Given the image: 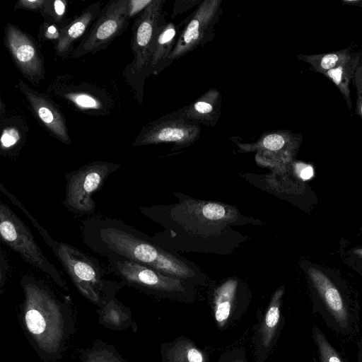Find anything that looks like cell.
<instances>
[{
  "instance_id": "cell-1",
  "label": "cell",
  "mask_w": 362,
  "mask_h": 362,
  "mask_svg": "<svg viewBox=\"0 0 362 362\" xmlns=\"http://www.w3.org/2000/svg\"><path fill=\"white\" fill-rule=\"evenodd\" d=\"M81 232L86 245L106 259H127L181 279L195 276L187 263L121 220L92 218L82 223Z\"/></svg>"
},
{
  "instance_id": "cell-2",
  "label": "cell",
  "mask_w": 362,
  "mask_h": 362,
  "mask_svg": "<svg viewBox=\"0 0 362 362\" xmlns=\"http://www.w3.org/2000/svg\"><path fill=\"white\" fill-rule=\"evenodd\" d=\"M164 4L165 0H153L135 18L132 26L130 46L133 59L125 66L123 74L139 103L143 100L144 81L150 75L153 47L160 29L165 23Z\"/></svg>"
},
{
  "instance_id": "cell-3",
  "label": "cell",
  "mask_w": 362,
  "mask_h": 362,
  "mask_svg": "<svg viewBox=\"0 0 362 362\" xmlns=\"http://www.w3.org/2000/svg\"><path fill=\"white\" fill-rule=\"evenodd\" d=\"M44 241L75 286L90 300L99 301L109 290L116 286L114 282L105 279V270L96 259L70 244L57 242L50 236Z\"/></svg>"
},
{
  "instance_id": "cell-4",
  "label": "cell",
  "mask_w": 362,
  "mask_h": 362,
  "mask_svg": "<svg viewBox=\"0 0 362 362\" xmlns=\"http://www.w3.org/2000/svg\"><path fill=\"white\" fill-rule=\"evenodd\" d=\"M121 168L119 163L96 160L65 175L64 206L76 215L90 214L95 208L93 199L107 177Z\"/></svg>"
},
{
  "instance_id": "cell-5",
  "label": "cell",
  "mask_w": 362,
  "mask_h": 362,
  "mask_svg": "<svg viewBox=\"0 0 362 362\" xmlns=\"http://www.w3.org/2000/svg\"><path fill=\"white\" fill-rule=\"evenodd\" d=\"M0 235L1 240L27 262L50 276L59 286H65L59 272L44 255L30 229L2 202H0Z\"/></svg>"
},
{
  "instance_id": "cell-6",
  "label": "cell",
  "mask_w": 362,
  "mask_h": 362,
  "mask_svg": "<svg viewBox=\"0 0 362 362\" xmlns=\"http://www.w3.org/2000/svg\"><path fill=\"white\" fill-rule=\"evenodd\" d=\"M127 4L128 0H111L105 4L71 57L76 59L98 52L120 36L129 24Z\"/></svg>"
},
{
  "instance_id": "cell-7",
  "label": "cell",
  "mask_w": 362,
  "mask_h": 362,
  "mask_svg": "<svg viewBox=\"0 0 362 362\" xmlns=\"http://www.w3.org/2000/svg\"><path fill=\"white\" fill-rule=\"evenodd\" d=\"M221 13V0L202 1L179 32L176 43L168 59L167 66L211 40Z\"/></svg>"
},
{
  "instance_id": "cell-8",
  "label": "cell",
  "mask_w": 362,
  "mask_h": 362,
  "mask_svg": "<svg viewBox=\"0 0 362 362\" xmlns=\"http://www.w3.org/2000/svg\"><path fill=\"white\" fill-rule=\"evenodd\" d=\"M200 126L177 114H166L144 126L132 146L172 144L174 148L190 146L200 136Z\"/></svg>"
},
{
  "instance_id": "cell-9",
  "label": "cell",
  "mask_w": 362,
  "mask_h": 362,
  "mask_svg": "<svg viewBox=\"0 0 362 362\" xmlns=\"http://www.w3.org/2000/svg\"><path fill=\"white\" fill-rule=\"evenodd\" d=\"M4 42L21 74L30 83L38 86L45 78V64L37 42L10 23L4 27Z\"/></svg>"
},
{
  "instance_id": "cell-10",
  "label": "cell",
  "mask_w": 362,
  "mask_h": 362,
  "mask_svg": "<svg viewBox=\"0 0 362 362\" xmlns=\"http://www.w3.org/2000/svg\"><path fill=\"white\" fill-rule=\"evenodd\" d=\"M110 270L129 286L146 291H183L182 279L150 267L120 258H107Z\"/></svg>"
},
{
  "instance_id": "cell-11",
  "label": "cell",
  "mask_w": 362,
  "mask_h": 362,
  "mask_svg": "<svg viewBox=\"0 0 362 362\" xmlns=\"http://www.w3.org/2000/svg\"><path fill=\"white\" fill-rule=\"evenodd\" d=\"M47 92L62 98L73 108L83 113L106 115L113 107V100L106 91L85 83H66L62 76L50 85Z\"/></svg>"
},
{
  "instance_id": "cell-12",
  "label": "cell",
  "mask_w": 362,
  "mask_h": 362,
  "mask_svg": "<svg viewBox=\"0 0 362 362\" xmlns=\"http://www.w3.org/2000/svg\"><path fill=\"white\" fill-rule=\"evenodd\" d=\"M18 86L38 123L56 139L70 145L71 139L65 117L57 104L48 95L32 88L23 80L18 82Z\"/></svg>"
},
{
  "instance_id": "cell-13",
  "label": "cell",
  "mask_w": 362,
  "mask_h": 362,
  "mask_svg": "<svg viewBox=\"0 0 362 362\" xmlns=\"http://www.w3.org/2000/svg\"><path fill=\"white\" fill-rule=\"evenodd\" d=\"M308 274L322 302L325 310L330 320H334L335 328L339 330L351 327L354 315L339 292L330 279L321 271L311 267Z\"/></svg>"
},
{
  "instance_id": "cell-14",
  "label": "cell",
  "mask_w": 362,
  "mask_h": 362,
  "mask_svg": "<svg viewBox=\"0 0 362 362\" xmlns=\"http://www.w3.org/2000/svg\"><path fill=\"white\" fill-rule=\"evenodd\" d=\"M300 142L299 134L287 130H273L264 132L255 143L238 146L244 152L257 151L285 161L292 158Z\"/></svg>"
},
{
  "instance_id": "cell-15",
  "label": "cell",
  "mask_w": 362,
  "mask_h": 362,
  "mask_svg": "<svg viewBox=\"0 0 362 362\" xmlns=\"http://www.w3.org/2000/svg\"><path fill=\"white\" fill-rule=\"evenodd\" d=\"M103 7L101 1L90 4L78 16L62 29L60 38L54 45L57 57L65 59L71 56L74 50V45L83 38L90 24L97 19Z\"/></svg>"
},
{
  "instance_id": "cell-16",
  "label": "cell",
  "mask_w": 362,
  "mask_h": 362,
  "mask_svg": "<svg viewBox=\"0 0 362 362\" xmlns=\"http://www.w3.org/2000/svg\"><path fill=\"white\" fill-rule=\"evenodd\" d=\"M221 108V94L218 89L211 88L175 112L199 125L214 127L219 119Z\"/></svg>"
},
{
  "instance_id": "cell-17",
  "label": "cell",
  "mask_w": 362,
  "mask_h": 362,
  "mask_svg": "<svg viewBox=\"0 0 362 362\" xmlns=\"http://www.w3.org/2000/svg\"><path fill=\"white\" fill-rule=\"evenodd\" d=\"M178 28L172 22L165 23L156 38L150 60V74L157 75L167 66L168 59L178 37Z\"/></svg>"
},
{
  "instance_id": "cell-18",
  "label": "cell",
  "mask_w": 362,
  "mask_h": 362,
  "mask_svg": "<svg viewBox=\"0 0 362 362\" xmlns=\"http://www.w3.org/2000/svg\"><path fill=\"white\" fill-rule=\"evenodd\" d=\"M1 153L4 156H16L22 148L28 132V127L21 119H1Z\"/></svg>"
},
{
  "instance_id": "cell-19",
  "label": "cell",
  "mask_w": 362,
  "mask_h": 362,
  "mask_svg": "<svg viewBox=\"0 0 362 362\" xmlns=\"http://www.w3.org/2000/svg\"><path fill=\"white\" fill-rule=\"evenodd\" d=\"M359 61L360 56L353 53L348 59L344 61L334 69L323 74L324 76L329 78L338 88L349 109L352 107L349 85L359 66Z\"/></svg>"
},
{
  "instance_id": "cell-20",
  "label": "cell",
  "mask_w": 362,
  "mask_h": 362,
  "mask_svg": "<svg viewBox=\"0 0 362 362\" xmlns=\"http://www.w3.org/2000/svg\"><path fill=\"white\" fill-rule=\"evenodd\" d=\"M353 52L351 47L344 49L318 54H298L296 57L309 64L312 68L320 74L334 69L344 61L348 59Z\"/></svg>"
},
{
  "instance_id": "cell-21",
  "label": "cell",
  "mask_w": 362,
  "mask_h": 362,
  "mask_svg": "<svg viewBox=\"0 0 362 362\" xmlns=\"http://www.w3.org/2000/svg\"><path fill=\"white\" fill-rule=\"evenodd\" d=\"M238 286V281L230 279L223 283L216 291L215 313L216 320L218 322L225 321L229 316L231 308V300Z\"/></svg>"
},
{
  "instance_id": "cell-22",
  "label": "cell",
  "mask_w": 362,
  "mask_h": 362,
  "mask_svg": "<svg viewBox=\"0 0 362 362\" xmlns=\"http://www.w3.org/2000/svg\"><path fill=\"white\" fill-rule=\"evenodd\" d=\"M68 3L65 0H46L40 12L44 20H48L61 28L66 26L69 22L66 18Z\"/></svg>"
},
{
  "instance_id": "cell-23",
  "label": "cell",
  "mask_w": 362,
  "mask_h": 362,
  "mask_svg": "<svg viewBox=\"0 0 362 362\" xmlns=\"http://www.w3.org/2000/svg\"><path fill=\"white\" fill-rule=\"evenodd\" d=\"M313 335L320 362H344L317 327H314Z\"/></svg>"
},
{
  "instance_id": "cell-24",
  "label": "cell",
  "mask_w": 362,
  "mask_h": 362,
  "mask_svg": "<svg viewBox=\"0 0 362 362\" xmlns=\"http://www.w3.org/2000/svg\"><path fill=\"white\" fill-rule=\"evenodd\" d=\"M62 28L53 22L44 20L39 31V39L42 41H51L54 45L60 38Z\"/></svg>"
},
{
  "instance_id": "cell-25",
  "label": "cell",
  "mask_w": 362,
  "mask_h": 362,
  "mask_svg": "<svg viewBox=\"0 0 362 362\" xmlns=\"http://www.w3.org/2000/svg\"><path fill=\"white\" fill-rule=\"evenodd\" d=\"M284 291L279 289L274 296L272 305L268 310L265 317V327L267 329H272L275 327L279 320V300L283 294Z\"/></svg>"
},
{
  "instance_id": "cell-26",
  "label": "cell",
  "mask_w": 362,
  "mask_h": 362,
  "mask_svg": "<svg viewBox=\"0 0 362 362\" xmlns=\"http://www.w3.org/2000/svg\"><path fill=\"white\" fill-rule=\"evenodd\" d=\"M353 79L354 80L357 96L356 112L362 119V70L359 66Z\"/></svg>"
},
{
  "instance_id": "cell-27",
  "label": "cell",
  "mask_w": 362,
  "mask_h": 362,
  "mask_svg": "<svg viewBox=\"0 0 362 362\" xmlns=\"http://www.w3.org/2000/svg\"><path fill=\"white\" fill-rule=\"evenodd\" d=\"M153 1V0H128L127 13L129 19L136 18Z\"/></svg>"
},
{
  "instance_id": "cell-28",
  "label": "cell",
  "mask_w": 362,
  "mask_h": 362,
  "mask_svg": "<svg viewBox=\"0 0 362 362\" xmlns=\"http://www.w3.org/2000/svg\"><path fill=\"white\" fill-rule=\"evenodd\" d=\"M46 0H19L15 6L14 10L23 9L32 12H40Z\"/></svg>"
},
{
  "instance_id": "cell-29",
  "label": "cell",
  "mask_w": 362,
  "mask_h": 362,
  "mask_svg": "<svg viewBox=\"0 0 362 362\" xmlns=\"http://www.w3.org/2000/svg\"><path fill=\"white\" fill-rule=\"evenodd\" d=\"M296 168L298 176L303 180H309L313 175V169L309 165L300 163L296 165Z\"/></svg>"
},
{
  "instance_id": "cell-30",
  "label": "cell",
  "mask_w": 362,
  "mask_h": 362,
  "mask_svg": "<svg viewBox=\"0 0 362 362\" xmlns=\"http://www.w3.org/2000/svg\"><path fill=\"white\" fill-rule=\"evenodd\" d=\"M187 359L189 362H202L203 357L202 354L195 349H191L187 352Z\"/></svg>"
},
{
  "instance_id": "cell-31",
  "label": "cell",
  "mask_w": 362,
  "mask_h": 362,
  "mask_svg": "<svg viewBox=\"0 0 362 362\" xmlns=\"http://www.w3.org/2000/svg\"><path fill=\"white\" fill-rule=\"evenodd\" d=\"M8 271V262L6 258L4 256V253H1V283L6 279V274Z\"/></svg>"
},
{
  "instance_id": "cell-32",
  "label": "cell",
  "mask_w": 362,
  "mask_h": 362,
  "mask_svg": "<svg viewBox=\"0 0 362 362\" xmlns=\"http://www.w3.org/2000/svg\"><path fill=\"white\" fill-rule=\"evenodd\" d=\"M342 3L344 4L351 5V6H358L362 7V1L359 0H354V1H347V0H343Z\"/></svg>"
},
{
  "instance_id": "cell-33",
  "label": "cell",
  "mask_w": 362,
  "mask_h": 362,
  "mask_svg": "<svg viewBox=\"0 0 362 362\" xmlns=\"http://www.w3.org/2000/svg\"><path fill=\"white\" fill-rule=\"evenodd\" d=\"M358 356H359V359H360V361L362 362V341H359L358 343Z\"/></svg>"
},
{
  "instance_id": "cell-34",
  "label": "cell",
  "mask_w": 362,
  "mask_h": 362,
  "mask_svg": "<svg viewBox=\"0 0 362 362\" xmlns=\"http://www.w3.org/2000/svg\"><path fill=\"white\" fill-rule=\"evenodd\" d=\"M354 253L362 257V248L355 250Z\"/></svg>"
},
{
  "instance_id": "cell-35",
  "label": "cell",
  "mask_w": 362,
  "mask_h": 362,
  "mask_svg": "<svg viewBox=\"0 0 362 362\" xmlns=\"http://www.w3.org/2000/svg\"><path fill=\"white\" fill-rule=\"evenodd\" d=\"M359 66L361 67V69L362 70V64L361 65H359Z\"/></svg>"
}]
</instances>
